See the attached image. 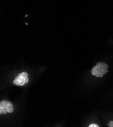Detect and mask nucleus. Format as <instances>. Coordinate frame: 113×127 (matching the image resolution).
Listing matches in <instances>:
<instances>
[{"instance_id":"3","label":"nucleus","mask_w":113,"mask_h":127,"mask_svg":"<svg viewBox=\"0 0 113 127\" xmlns=\"http://www.w3.org/2000/svg\"><path fill=\"white\" fill-rule=\"evenodd\" d=\"M14 108L12 103L7 101H3L0 103V115L12 113Z\"/></svg>"},{"instance_id":"2","label":"nucleus","mask_w":113,"mask_h":127,"mask_svg":"<svg viewBox=\"0 0 113 127\" xmlns=\"http://www.w3.org/2000/svg\"><path fill=\"white\" fill-rule=\"evenodd\" d=\"M28 73L26 72H23L18 74L13 81V84L17 86H22L29 82Z\"/></svg>"},{"instance_id":"4","label":"nucleus","mask_w":113,"mask_h":127,"mask_svg":"<svg viewBox=\"0 0 113 127\" xmlns=\"http://www.w3.org/2000/svg\"><path fill=\"white\" fill-rule=\"evenodd\" d=\"M108 127H113V121H110L108 125Z\"/></svg>"},{"instance_id":"1","label":"nucleus","mask_w":113,"mask_h":127,"mask_svg":"<svg viewBox=\"0 0 113 127\" xmlns=\"http://www.w3.org/2000/svg\"><path fill=\"white\" fill-rule=\"evenodd\" d=\"M109 66L104 62H98L91 70L93 75L97 78H102L108 72Z\"/></svg>"},{"instance_id":"5","label":"nucleus","mask_w":113,"mask_h":127,"mask_svg":"<svg viewBox=\"0 0 113 127\" xmlns=\"http://www.w3.org/2000/svg\"><path fill=\"white\" fill-rule=\"evenodd\" d=\"M89 127H99V126L98 125H97V124H92L91 125H90L89 126Z\"/></svg>"}]
</instances>
